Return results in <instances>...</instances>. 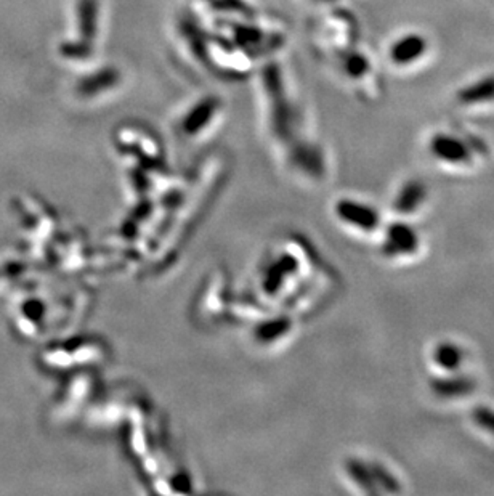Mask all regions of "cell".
<instances>
[{
  "mask_svg": "<svg viewBox=\"0 0 494 496\" xmlns=\"http://www.w3.org/2000/svg\"><path fill=\"white\" fill-rule=\"evenodd\" d=\"M350 472L353 476L355 481L360 483V485L366 490L369 493H377L376 488V481H374L372 472L369 469V466H365L358 461H351L350 463Z\"/></svg>",
  "mask_w": 494,
  "mask_h": 496,
  "instance_id": "52a82bcc",
  "label": "cell"
},
{
  "mask_svg": "<svg viewBox=\"0 0 494 496\" xmlns=\"http://www.w3.org/2000/svg\"><path fill=\"white\" fill-rule=\"evenodd\" d=\"M431 357H434V362L440 366L441 370L445 371H457L461 368L465 355L461 347L457 346V344L454 342H441L434 348V353H431Z\"/></svg>",
  "mask_w": 494,
  "mask_h": 496,
  "instance_id": "277c9868",
  "label": "cell"
},
{
  "mask_svg": "<svg viewBox=\"0 0 494 496\" xmlns=\"http://www.w3.org/2000/svg\"><path fill=\"white\" fill-rule=\"evenodd\" d=\"M434 153L441 157V159L453 161V162H462L469 159V153L465 150V146H462L456 140H448V138H436L434 145Z\"/></svg>",
  "mask_w": 494,
  "mask_h": 496,
  "instance_id": "8992f818",
  "label": "cell"
},
{
  "mask_svg": "<svg viewBox=\"0 0 494 496\" xmlns=\"http://www.w3.org/2000/svg\"><path fill=\"white\" fill-rule=\"evenodd\" d=\"M425 196H427V190H425L422 183H419L414 180V182L406 183L405 187L401 188V191L395 200V209L400 214L414 212L419 206L422 204Z\"/></svg>",
  "mask_w": 494,
  "mask_h": 496,
  "instance_id": "5b68a950",
  "label": "cell"
},
{
  "mask_svg": "<svg viewBox=\"0 0 494 496\" xmlns=\"http://www.w3.org/2000/svg\"><path fill=\"white\" fill-rule=\"evenodd\" d=\"M369 469H371L372 477H374V481H376V483H379L380 487L387 490L389 493H398L400 492L401 487H400L398 481H396L395 476L390 474V472L385 469L384 466H380L379 463H374V464L369 466Z\"/></svg>",
  "mask_w": 494,
  "mask_h": 496,
  "instance_id": "ba28073f",
  "label": "cell"
},
{
  "mask_svg": "<svg viewBox=\"0 0 494 496\" xmlns=\"http://www.w3.org/2000/svg\"><path fill=\"white\" fill-rule=\"evenodd\" d=\"M340 216L344 218H347L349 222L358 225V227L363 230H374L377 228V225L380 222V217L377 211H374L372 207L356 204V202H344L339 207Z\"/></svg>",
  "mask_w": 494,
  "mask_h": 496,
  "instance_id": "3957f363",
  "label": "cell"
},
{
  "mask_svg": "<svg viewBox=\"0 0 494 496\" xmlns=\"http://www.w3.org/2000/svg\"><path fill=\"white\" fill-rule=\"evenodd\" d=\"M431 391L435 396L441 398H456L469 396L475 389V381L470 376L451 374L450 377H440V379L431 381Z\"/></svg>",
  "mask_w": 494,
  "mask_h": 496,
  "instance_id": "7a4b0ae2",
  "label": "cell"
},
{
  "mask_svg": "<svg viewBox=\"0 0 494 496\" xmlns=\"http://www.w3.org/2000/svg\"><path fill=\"white\" fill-rule=\"evenodd\" d=\"M419 247V236L416 230L403 222L391 223L387 235H385V243L382 251L387 257L408 256V254L416 252Z\"/></svg>",
  "mask_w": 494,
  "mask_h": 496,
  "instance_id": "6da1fadb",
  "label": "cell"
},
{
  "mask_svg": "<svg viewBox=\"0 0 494 496\" xmlns=\"http://www.w3.org/2000/svg\"><path fill=\"white\" fill-rule=\"evenodd\" d=\"M472 419L481 431L494 436V410L479 407L472 411Z\"/></svg>",
  "mask_w": 494,
  "mask_h": 496,
  "instance_id": "9c48e42d",
  "label": "cell"
}]
</instances>
